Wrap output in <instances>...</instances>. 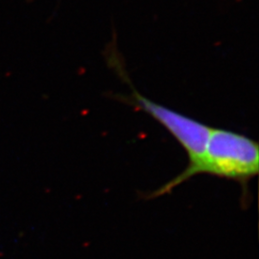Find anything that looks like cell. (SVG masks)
Here are the masks:
<instances>
[{
  "label": "cell",
  "mask_w": 259,
  "mask_h": 259,
  "mask_svg": "<svg viewBox=\"0 0 259 259\" xmlns=\"http://www.w3.org/2000/svg\"><path fill=\"white\" fill-rule=\"evenodd\" d=\"M259 171L258 143L230 130L211 128L204 157L190 174L210 175L234 181L246 191Z\"/></svg>",
  "instance_id": "cell-1"
},
{
  "label": "cell",
  "mask_w": 259,
  "mask_h": 259,
  "mask_svg": "<svg viewBox=\"0 0 259 259\" xmlns=\"http://www.w3.org/2000/svg\"><path fill=\"white\" fill-rule=\"evenodd\" d=\"M121 101L129 104L139 111H144L161 124L182 145L188 157V164L178 176L160 186L148 198L154 199L169 194L174 188L190 179V174L204 157L211 127L195 120L185 114L173 111L160 104L154 102L133 89L129 96H120Z\"/></svg>",
  "instance_id": "cell-2"
}]
</instances>
